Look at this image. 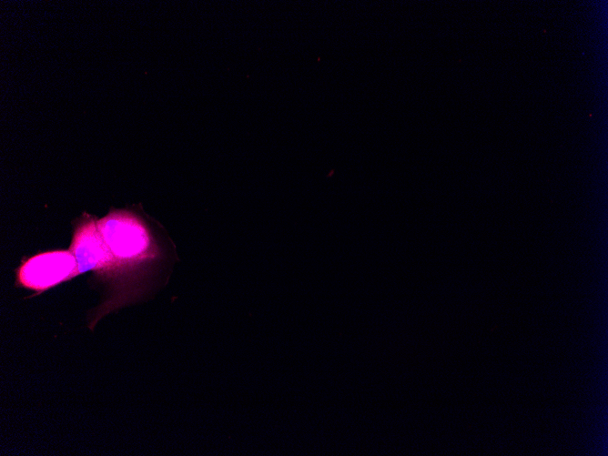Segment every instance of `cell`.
<instances>
[{
    "mask_svg": "<svg viewBox=\"0 0 608 456\" xmlns=\"http://www.w3.org/2000/svg\"><path fill=\"white\" fill-rule=\"evenodd\" d=\"M96 224L108 252L102 279L121 280L122 272L139 260L147 249V233L137 217L126 210H113Z\"/></svg>",
    "mask_w": 608,
    "mask_h": 456,
    "instance_id": "6da1fadb",
    "label": "cell"
},
{
    "mask_svg": "<svg viewBox=\"0 0 608 456\" xmlns=\"http://www.w3.org/2000/svg\"><path fill=\"white\" fill-rule=\"evenodd\" d=\"M77 275V261L71 250H55L26 259L17 270L16 280L39 294Z\"/></svg>",
    "mask_w": 608,
    "mask_h": 456,
    "instance_id": "7a4b0ae2",
    "label": "cell"
}]
</instances>
